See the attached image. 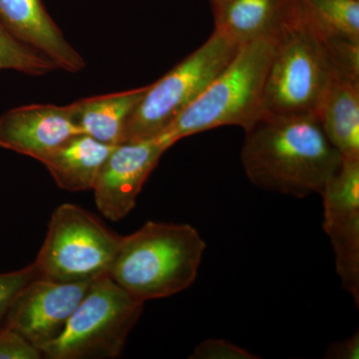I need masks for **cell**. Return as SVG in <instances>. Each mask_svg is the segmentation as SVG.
Listing matches in <instances>:
<instances>
[{"label":"cell","instance_id":"12","mask_svg":"<svg viewBox=\"0 0 359 359\" xmlns=\"http://www.w3.org/2000/svg\"><path fill=\"white\" fill-rule=\"evenodd\" d=\"M0 20L16 39L49 59L56 69L78 73L86 66L47 13L43 0H0Z\"/></svg>","mask_w":359,"mask_h":359},{"label":"cell","instance_id":"13","mask_svg":"<svg viewBox=\"0 0 359 359\" xmlns=\"http://www.w3.org/2000/svg\"><path fill=\"white\" fill-rule=\"evenodd\" d=\"M215 29L241 45L276 37L297 13L295 0H211Z\"/></svg>","mask_w":359,"mask_h":359},{"label":"cell","instance_id":"3","mask_svg":"<svg viewBox=\"0 0 359 359\" xmlns=\"http://www.w3.org/2000/svg\"><path fill=\"white\" fill-rule=\"evenodd\" d=\"M276 40L268 37L243 44L223 72L158 137L171 148L194 134L223 126L245 129L256 121Z\"/></svg>","mask_w":359,"mask_h":359},{"label":"cell","instance_id":"20","mask_svg":"<svg viewBox=\"0 0 359 359\" xmlns=\"http://www.w3.org/2000/svg\"><path fill=\"white\" fill-rule=\"evenodd\" d=\"M41 351L13 328L0 327V359H40Z\"/></svg>","mask_w":359,"mask_h":359},{"label":"cell","instance_id":"15","mask_svg":"<svg viewBox=\"0 0 359 359\" xmlns=\"http://www.w3.org/2000/svg\"><path fill=\"white\" fill-rule=\"evenodd\" d=\"M148 86L117 93L89 97L72 103L82 133L108 145L123 143L125 129Z\"/></svg>","mask_w":359,"mask_h":359},{"label":"cell","instance_id":"11","mask_svg":"<svg viewBox=\"0 0 359 359\" xmlns=\"http://www.w3.org/2000/svg\"><path fill=\"white\" fill-rule=\"evenodd\" d=\"M83 134L72 104H32L0 116V147L42 162L73 136Z\"/></svg>","mask_w":359,"mask_h":359},{"label":"cell","instance_id":"22","mask_svg":"<svg viewBox=\"0 0 359 359\" xmlns=\"http://www.w3.org/2000/svg\"><path fill=\"white\" fill-rule=\"evenodd\" d=\"M325 358L328 359H358L359 332L356 330L351 337L346 339L332 342L325 351Z\"/></svg>","mask_w":359,"mask_h":359},{"label":"cell","instance_id":"19","mask_svg":"<svg viewBox=\"0 0 359 359\" xmlns=\"http://www.w3.org/2000/svg\"><path fill=\"white\" fill-rule=\"evenodd\" d=\"M39 276V271L33 263L18 271L0 273V321L4 320L16 294Z\"/></svg>","mask_w":359,"mask_h":359},{"label":"cell","instance_id":"21","mask_svg":"<svg viewBox=\"0 0 359 359\" xmlns=\"http://www.w3.org/2000/svg\"><path fill=\"white\" fill-rule=\"evenodd\" d=\"M191 358L196 359H254L259 358L243 347L226 339H205L196 346Z\"/></svg>","mask_w":359,"mask_h":359},{"label":"cell","instance_id":"1","mask_svg":"<svg viewBox=\"0 0 359 359\" xmlns=\"http://www.w3.org/2000/svg\"><path fill=\"white\" fill-rule=\"evenodd\" d=\"M244 130L243 167L264 190L299 199L320 194L344 162L316 115L259 116Z\"/></svg>","mask_w":359,"mask_h":359},{"label":"cell","instance_id":"18","mask_svg":"<svg viewBox=\"0 0 359 359\" xmlns=\"http://www.w3.org/2000/svg\"><path fill=\"white\" fill-rule=\"evenodd\" d=\"M0 70L42 76L56 70V67L49 59L16 39L0 20Z\"/></svg>","mask_w":359,"mask_h":359},{"label":"cell","instance_id":"17","mask_svg":"<svg viewBox=\"0 0 359 359\" xmlns=\"http://www.w3.org/2000/svg\"><path fill=\"white\" fill-rule=\"evenodd\" d=\"M297 11L323 37L359 40L358 0H295Z\"/></svg>","mask_w":359,"mask_h":359},{"label":"cell","instance_id":"5","mask_svg":"<svg viewBox=\"0 0 359 359\" xmlns=\"http://www.w3.org/2000/svg\"><path fill=\"white\" fill-rule=\"evenodd\" d=\"M145 302L108 276L92 282L61 334L41 348L48 359L116 358L121 355Z\"/></svg>","mask_w":359,"mask_h":359},{"label":"cell","instance_id":"6","mask_svg":"<svg viewBox=\"0 0 359 359\" xmlns=\"http://www.w3.org/2000/svg\"><path fill=\"white\" fill-rule=\"evenodd\" d=\"M241 45L215 29L210 39L158 81L148 85L125 129V142L160 136L223 72Z\"/></svg>","mask_w":359,"mask_h":359},{"label":"cell","instance_id":"16","mask_svg":"<svg viewBox=\"0 0 359 359\" xmlns=\"http://www.w3.org/2000/svg\"><path fill=\"white\" fill-rule=\"evenodd\" d=\"M318 116L344 160L359 159V80L337 72Z\"/></svg>","mask_w":359,"mask_h":359},{"label":"cell","instance_id":"2","mask_svg":"<svg viewBox=\"0 0 359 359\" xmlns=\"http://www.w3.org/2000/svg\"><path fill=\"white\" fill-rule=\"evenodd\" d=\"M205 250L191 224L149 221L121 237L108 276L138 301L165 299L193 285Z\"/></svg>","mask_w":359,"mask_h":359},{"label":"cell","instance_id":"23","mask_svg":"<svg viewBox=\"0 0 359 359\" xmlns=\"http://www.w3.org/2000/svg\"><path fill=\"white\" fill-rule=\"evenodd\" d=\"M358 1H359V0H358Z\"/></svg>","mask_w":359,"mask_h":359},{"label":"cell","instance_id":"14","mask_svg":"<svg viewBox=\"0 0 359 359\" xmlns=\"http://www.w3.org/2000/svg\"><path fill=\"white\" fill-rule=\"evenodd\" d=\"M115 146L78 134L59 146L41 164L59 188L69 192L93 190L104 163Z\"/></svg>","mask_w":359,"mask_h":359},{"label":"cell","instance_id":"10","mask_svg":"<svg viewBox=\"0 0 359 359\" xmlns=\"http://www.w3.org/2000/svg\"><path fill=\"white\" fill-rule=\"evenodd\" d=\"M169 146L160 137L116 145L94 185L97 209L111 222L124 219Z\"/></svg>","mask_w":359,"mask_h":359},{"label":"cell","instance_id":"9","mask_svg":"<svg viewBox=\"0 0 359 359\" xmlns=\"http://www.w3.org/2000/svg\"><path fill=\"white\" fill-rule=\"evenodd\" d=\"M94 280L62 283L34 278L14 297L4 316V325L41 351L61 334Z\"/></svg>","mask_w":359,"mask_h":359},{"label":"cell","instance_id":"4","mask_svg":"<svg viewBox=\"0 0 359 359\" xmlns=\"http://www.w3.org/2000/svg\"><path fill=\"white\" fill-rule=\"evenodd\" d=\"M337 72L323 37L297 11L276 36L259 116H318Z\"/></svg>","mask_w":359,"mask_h":359},{"label":"cell","instance_id":"8","mask_svg":"<svg viewBox=\"0 0 359 359\" xmlns=\"http://www.w3.org/2000/svg\"><path fill=\"white\" fill-rule=\"evenodd\" d=\"M323 231L334 250L342 289L359 306V159L344 160L320 194Z\"/></svg>","mask_w":359,"mask_h":359},{"label":"cell","instance_id":"7","mask_svg":"<svg viewBox=\"0 0 359 359\" xmlns=\"http://www.w3.org/2000/svg\"><path fill=\"white\" fill-rule=\"evenodd\" d=\"M121 236L108 230L79 205H58L33 262L39 278L54 282L94 280L109 271Z\"/></svg>","mask_w":359,"mask_h":359}]
</instances>
